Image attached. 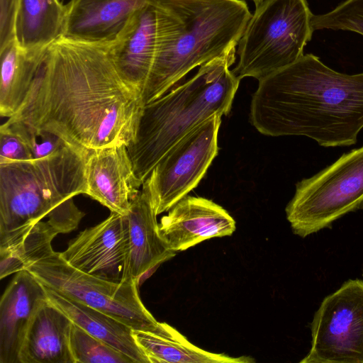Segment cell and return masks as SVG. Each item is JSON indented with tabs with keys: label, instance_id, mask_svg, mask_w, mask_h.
Here are the masks:
<instances>
[{
	"label": "cell",
	"instance_id": "6da1fadb",
	"mask_svg": "<svg viewBox=\"0 0 363 363\" xmlns=\"http://www.w3.org/2000/svg\"><path fill=\"white\" fill-rule=\"evenodd\" d=\"M112 41L59 38L46 49L21 106L6 122L89 152L128 147L144 105L117 72Z\"/></svg>",
	"mask_w": 363,
	"mask_h": 363
},
{
	"label": "cell",
	"instance_id": "7a4b0ae2",
	"mask_svg": "<svg viewBox=\"0 0 363 363\" xmlns=\"http://www.w3.org/2000/svg\"><path fill=\"white\" fill-rule=\"evenodd\" d=\"M250 121L268 136H305L325 147L354 145L363 129V72L341 73L305 54L259 80Z\"/></svg>",
	"mask_w": 363,
	"mask_h": 363
},
{
	"label": "cell",
	"instance_id": "3957f363",
	"mask_svg": "<svg viewBox=\"0 0 363 363\" xmlns=\"http://www.w3.org/2000/svg\"><path fill=\"white\" fill-rule=\"evenodd\" d=\"M89 152L65 144L43 158L0 163V250L77 228L84 213L72 199L86 194Z\"/></svg>",
	"mask_w": 363,
	"mask_h": 363
},
{
	"label": "cell",
	"instance_id": "277c9868",
	"mask_svg": "<svg viewBox=\"0 0 363 363\" xmlns=\"http://www.w3.org/2000/svg\"><path fill=\"white\" fill-rule=\"evenodd\" d=\"M157 17L153 64L145 106L189 72L237 47L252 13L244 0H150Z\"/></svg>",
	"mask_w": 363,
	"mask_h": 363
},
{
	"label": "cell",
	"instance_id": "5b68a950",
	"mask_svg": "<svg viewBox=\"0 0 363 363\" xmlns=\"http://www.w3.org/2000/svg\"><path fill=\"white\" fill-rule=\"evenodd\" d=\"M236 47L201 65L196 73L142 110L133 141L127 147L143 184L180 140L210 117L228 115L240 79L230 69Z\"/></svg>",
	"mask_w": 363,
	"mask_h": 363
},
{
	"label": "cell",
	"instance_id": "8992f818",
	"mask_svg": "<svg viewBox=\"0 0 363 363\" xmlns=\"http://www.w3.org/2000/svg\"><path fill=\"white\" fill-rule=\"evenodd\" d=\"M23 262L24 269L45 287L104 312L133 330L177 340L186 338L173 327L154 318L142 302L136 281L117 283L84 273L69 265L60 252L54 251L52 242L30 250Z\"/></svg>",
	"mask_w": 363,
	"mask_h": 363
},
{
	"label": "cell",
	"instance_id": "52a82bcc",
	"mask_svg": "<svg viewBox=\"0 0 363 363\" xmlns=\"http://www.w3.org/2000/svg\"><path fill=\"white\" fill-rule=\"evenodd\" d=\"M255 7L237 45L232 71L240 79L259 81L295 62L314 31L307 0H264Z\"/></svg>",
	"mask_w": 363,
	"mask_h": 363
},
{
	"label": "cell",
	"instance_id": "ba28073f",
	"mask_svg": "<svg viewBox=\"0 0 363 363\" xmlns=\"http://www.w3.org/2000/svg\"><path fill=\"white\" fill-rule=\"evenodd\" d=\"M363 209V145L296 184L285 211L302 238L330 228L344 216Z\"/></svg>",
	"mask_w": 363,
	"mask_h": 363
},
{
	"label": "cell",
	"instance_id": "9c48e42d",
	"mask_svg": "<svg viewBox=\"0 0 363 363\" xmlns=\"http://www.w3.org/2000/svg\"><path fill=\"white\" fill-rule=\"evenodd\" d=\"M300 363H363V280L348 279L326 296L311 323Z\"/></svg>",
	"mask_w": 363,
	"mask_h": 363
},
{
	"label": "cell",
	"instance_id": "30bf717a",
	"mask_svg": "<svg viewBox=\"0 0 363 363\" xmlns=\"http://www.w3.org/2000/svg\"><path fill=\"white\" fill-rule=\"evenodd\" d=\"M221 115L194 128L154 167L142 186L157 216L168 211L197 186L218 152Z\"/></svg>",
	"mask_w": 363,
	"mask_h": 363
},
{
	"label": "cell",
	"instance_id": "8fae6325",
	"mask_svg": "<svg viewBox=\"0 0 363 363\" xmlns=\"http://www.w3.org/2000/svg\"><path fill=\"white\" fill-rule=\"evenodd\" d=\"M60 255L69 265L91 276L117 283L130 279L125 228L119 213L111 212L96 225L82 230Z\"/></svg>",
	"mask_w": 363,
	"mask_h": 363
},
{
	"label": "cell",
	"instance_id": "7c38bea8",
	"mask_svg": "<svg viewBox=\"0 0 363 363\" xmlns=\"http://www.w3.org/2000/svg\"><path fill=\"white\" fill-rule=\"evenodd\" d=\"M235 229V220L222 206L208 199L188 195L159 223L160 235L174 252L213 238L230 236Z\"/></svg>",
	"mask_w": 363,
	"mask_h": 363
},
{
	"label": "cell",
	"instance_id": "4fadbf2b",
	"mask_svg": "<svg viewBox=\"0 0 363 363\" xmlns=\"http://www.w3.org/2000/svg\"><path fill=\"white\" fill-rule=\"evenodd\" d=\"M86 195L125 216L143 184L136 177L127 145L90 151L86 162Z\"/></svg>",
	"mask_w": 363,
	"mask_h": 363
},
{
	"label": "cell",
	"instance_id": "5bb4252c",
	"mask_svg": "<svg viewBox=\"0 0 363 363\" xmlns=\"http://www.w3.org/2000/svg\"><path fill=\"white\" fill-rule=\"evenodd\" d=\"M156 42V12L147 0L111 43V56L120 77L141 96L153 64Z\"/></svg>",
	"mask_w": 363,
	"mask_h": 363
},
{
	"label": "cell",
	"instance_id": "9a60e30c",
	"mask_svg": "<svg viewBox=\"0 0 363 363\" xmlns=\"http://www.w3.org/2000/svg\"><path fill=\"white\" fill-rule=\"evenodd\" d=\"M47 300L44 286L29 271L16 273L0 301V363H20L28 326Z\"/></svg>",
	"mask_w": 363,
	"mask_h": 363
},
{
	"label": "cell",
	"instance_id": "2e32d148",
	"mask_svg": "<svg viewBox=\"0 0 363 363\" xmlns=\"http://www.w3.org/2000/svg\"><path fill=\"white\" fill-rule=\"evenodd\" d=\"M127 240V274L139 283L150 270L174 257L159 232L157 215L147 189L131 201L128 213L123 216Z\"/></svg>",
	"mask_w": 363,
	"mask_h": 363
},
{
	"label": "cell",
	"instance_id": "e0dca14e",
	"mask_svg": "<svg viewBox=\"0 0 363 363\" xmlns=\"http://www.w3.org/2000/svg\"><path fill=\"white\" fill-rule=\"evenodd\" d=\"M147 0H71L65 4L62 36L89 42L113 40Z\"/></svg>",
	"mask_w": 363,
	"mask_h": 363
},
{
	"label": "cell",
	"instance_id": "ac0fdd59",
	"mask_svg": "<svg viewBox=\"0 0 363 363\" xmlns=\"http://www.w3.org/2000/svg\"><path fill=\"white\" fill-rule=\"evenodd\" d=\"M72 321L47 300L37 310L26 333L20 363H74L69 348Z\"/></svg>",
	"mask_w": 363,
	"mask_h": 363
},
{
	"label": "cell",
	"instance_id": "d6986e66",
	"mask_svg": "<svg viewBox=\"0 0 363 363\" xmlns=\"http://www.w3.org/2000/svg\"><path fill=\"white\" fill-rule=\"evenodd\" d=\"M48 300L74 324L134 360L150 363L137 345L133 329L113 316L66 297L44 286Z\"/></svg>",
	"mask_w": 363,
	"mask_h": 363
},
{
	"label": "cell",
	"instance_id": "ffe728a7",
	"mask_svg": "<svg viewBox=\"0 0 363 363\" xmlns=\"http://www.w3.org/2000/svg\"><path fill=\"white\" fill-rule=\"evenodd\" d=\"M65 4L60 0H18L16 41L27 52L43 51L62 35Z\"/></svg>",
	"mask_w": 363,
	"mask_h": 363
},
{
	"label": "cell",
	"instance_id": "44dd1931",
	"mask_svg": "<svg viewBox=\"0 0 363 363\" xmlns=\"http://www.w3.org/2000/svg\"><path fill=\"white\" fill-rule=\"evenodd\" d=\"M46 50L27 52L16 40L0 50V115L8 118L21 106Z\"/></svg>",
	"mask_w": 363,
	"mask_h": 363
},
{
	"label": "cell",
	"instance_id": "7402d4cb",
	"mask_svg": "<svg viewBox=\"0 0 363 363\" xmlns=\"http://www.w3.org/2000/svg\"><path fill=\"white\" fill-rule=\"evenodd\" d=\"M135 340L150 363H252L250 357H233L198 347L186 338L177 340L133 330Z\"/></svg>",
	"mask_w": 363,
	"mask_h": 363
},
{
	"label": "cell",
	"instance_id": "603a6c76",
	"mask_svg": "<svg viewBox=\"0 0 363 363\" xmlns=\"http://www.w3.org/2000/svg\"><path fill=\"white\" fill-rule=\"evenodd\" d=\"M69 348L74 363H135L126 354L72 323Z\"/></svg>",
	"mask_w": 363,
	"mask_h": 363
},
{
	"label": "cell",
	"instance_id": "cb8c5ba5",
	"mask_svg": "<svg viewBox=\"0 0 363 363\" xmlns=\"http://www.w3.org/2000/svg\"><path fill=\"white\" fill-rule=\"evenodd\" d=\"M313 30H343L363 35V0H345L330 11L312 17Z\"/></svg>",
	"mask_w": 363,
	"mask_h": 363
},
{
	"label": "cell",
	"instance_id": "d4e9b609",
	"mask_svg": "<svg viewBox=\"0 0 363 363\" xmlns=\"http://www.w3.org/2000/svg\"><path fill=\"white\" fill-rule=\"evenodd\" d=\"M35 160L30 149L17 133L1 125L0 163Z\"/></svg>",
	"mask_w": 363,
	"mask_h": 363
},
{
	"label": "cell",
	"instance_id": "484cf974",
	"mask_svg": "<svg viewBox=\"0 0 363 363\" xmlns=\"http://www.w3.org/2000/svg\"><path fill=\"white\" fill-rule=\"evenodd\" d=\"M0 50L16 40L18 0H0Z\"/></svg>",
	"mask_w": 363,
	"mask_h": 363
},
{
	"label": "cell",
	"instance_id": "4316f807",
	"mask_svg": "<svg viewBox=\"0 0 363 363\" xmlns=\"http://www.w3.org/2000/svg\"><path fill=\"white\" fill-rule=\"evenodd\" d=\"M254 2L255 6L262 3L264 0H251Z\"/></svg>",
	"mask_w": 363,
	"mask_h": 363
},
{
	"label": "cell",
	"instance_id": "83f0119b",
	"mask_svg": "<svg viewBox=\"0 0 363 363\" xmlns=\"http://www.w3.org/2000/svg\"><path fill=\"white\" fill-rule=\"evenodd\" d=\"M362 277H363V269H362Z\"/></svg>",
	"mask_w": 363,
	"mask_h": 363
}]
</instances>
